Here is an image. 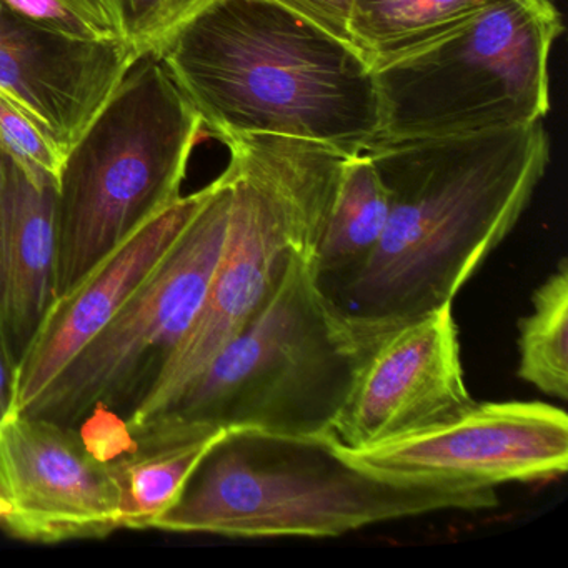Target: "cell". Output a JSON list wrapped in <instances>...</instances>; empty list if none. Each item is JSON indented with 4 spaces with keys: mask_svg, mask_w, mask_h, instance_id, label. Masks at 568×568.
Instances as JSON below:
<instances>
[{
    "mask_svg": "<svg viewBox=\"0 0 568 568\" xmlns=\"http://www.w3.org/2000/svg\"><path fill=\"white\" fill-rule=\"evenodd\" d=\"M390 197L374 254L325 292L381 331L450 305L520 221L550 161L544 121L365 149Z\"/></svg>",
    "mask_w": 568,
    "mask_h": 568,
    "instance_id": "obj_1",
    "label": "cell"
},
{
    "mask_svg": "<svg viewBox=\"0 0 568 568\" xmlns=\"http://www.w3.org/2000/svg\"><path fill=\"white\" fill-rule=\"evenodd\" d=\"M204 132L272 134L362 152L381 102L364 55L277 0H212L158 55Z\"/></svg>",
    "mask_w": 568,
    "mask_h": 568,
    "instance_id": "obj_2",
    "label": "cell"
},
{
    "mask_svg": "<svg viewBox=\"0 0 568 568\" xmlns=\"http://www.w3.org/2000/svg\"><path fill=\"white\" fill-rule=\"evenodd\" d=\"M498 505L488 487L388 478L345 457L334 434L222 432L152 530L232 538L341 537L371 525Z\"/></svg>",
    "mask_w": 568,
    "mask_h": 568,
    "instance_id": "obj_3",
    "label": "cell"
},
{
    "mask_svg": "<svg viewBox=\"0 0 568 568\" xmlns=\"http://www.w3.org/2000/svg\"><path fill=\"white\" fill-rule=\"evenodd\" d=\"M388 334L345 315L322 291L314 255L294 254L257 314L141 434H332Z\"/></svg>",
    "mask_w": 568,
    "mask_h": 568,
    "instance_id": "obj_4",
    "label": "cell"
},
{
    "mask_svg": "<svg viewBox=\"0 0 568 568\" xmlns=\"http://www.w3.org/2000/svg\"><path fill=\"white\" fill-rule=\"evenodd\" d=\"M231 214L204 304L144 397L132 407L131 437L154 424L189 382L245 327L294 254H317L342 165L351 152L311 139L251 134L225 139ZM355 154V152H354Z\"/></svg>",
    "mask_w": 568,
    "mask_h": 568,
    "instance_id": "obj_5",
    "label": "cell"
},
{
    "mask_svg": "<svg viewBox=\"0 0 568 568\" xmlns=\"http://www.w3.org/2000/svg\"><path fill=\"white\" fill-rule=\"evenodd\" d=\"M202 134L201 118L162 62L139 59L65 158L52 301L182 197Z\"/></svg>",
    "mask_w": 568,
    "mask_h": 568,
    "instance_id": "obj_6",
    "label": "cell"
},
{
    "mask_svg": "<svg viewBox=\"0 0 568 568\" xmlns=\"http://www.w3.org/2000/svg\"><path fill=\"white\" fill-rule=\"evenodd\" d=\"M561 32V14L550 0H495L447 38L375 69V141L544 121L550 111L548 58Z\"/></svg>",
    "mask_w": 568,
    "mask_h": 568,
    "instance_id": "obj_7",
    "label": "cell"
},
{
    "mask_svg": "<svg viewBox=\"0 0 568 568\" xmlns=\"http://www.w3.org/2000/svg\"><path fill=\"white\" fill-rule=\"evenodd\" d=\"M231 194L225 171L205 185L171 251L24 414L74 427L99 408L144 397L204 304L227 237Z\"/></svg>",
    "mask_w": 568,
    "mask_h": 568,
    "instance_id": "obj_8",
    "label": "cell"
},
{
    "mask_svg": "<svg viewBox=\"0 0 568 568\" xmlns=\"http://www.w3.org/2000/svg\"><path fill=\"white\" fill-rule=\"evenodd\" d=\"M341 450L358 467L398 480L488 488L550 480L568 468V417L544 402H475L445 424Z\"/></svg>",
    "mask_w": 568,
    "mask_h": 568,
    "instance_id": "obj_9",
    "label": "cell"
},
{
    "mask_svg": "<svg viewBox=\"0 0 568 568\" xmlns=\"http://www.w3.org/2000/svg\"><path fill=\"white\" fill-rule=\"evenodd\" d=\"M0 495L11 504L2 530L39 544L104 538L122 530L111 458L74 427L11 412L0 420Z\"/></svg>",
    "mask_w": 568,
    "mask_h": 568,
    "instance_id": "obj_10",
    "label": "cell"
},
{
    "mask_svg": "<svg viewBox=\"0 0 568 568\" xmlns=\"http://www.w3.org/2000/svg\"><path fill=\"white\" fill-rule=\"evenodd\" d=\"M474 404L452 304L444 305L384 338L332 434L357 450L445 424Z\"/></svg>",
    "mask_w": 568,
    "mask_h": 568,
    "instance_id": "obj_11",
    "label": "cell"
},
{
    "mask_svg": "<svg viewBox=\"0 0 568 568\" xmlns=\"http://www.w3.org/2000/svg\"><path fill=\"white\" fill-rule=\"evenodd\" d=\"M205 197V187L129 235L79 284L49 304L38 331L14 367L12 412H24L111 322L129 295L181 237Z\"/></svg>",
    "mask_w": 568,
    "mask_h": 568,
    "instance_id": "obj_12",
    "label": "cell"
},
{
    "mask_svg": "<svg viewBox=\"0 0 568 568\" xmlns=\"http://www.w3.org/2000/svg\"><path fill=\"white\" fill-rule=\"evenodd\" d=\"M139 59L122 39L79 41L0 2V94L34 115L68 151Z\"/></svg>",
    "mask_w": 568,
    "mask_h": 568,
    "instance_id": "obj_13",
    "label": "cell"
},
{
    "mask_svg": "<svg viewBox=\"0 0 568 568\" xmlns=\"http://www.w3.org/2000/svg\"><path fill=\"white\" fill-rule=\"evenodd\" d=\"M4 161L0 335L16 367L54 297L58 187L32 181L6 155Z\"/></svg>",
    "mask_w": 568,
    "mask_h": 568,
    "instance_id": "obj_14",
    "label": "cell"
},
{
    "mask_svg": "<svg viewBox=\"0 0 568 568\" xmlns=\"http://www.w3.org/2000/svg\"><path fill=\"white\" fill-rule=\"evenodd\" d=\"M390 197L367 152H355L342 165L314 258L322 291L351 277L368 261L387 227Z\"/></svg>",
    "mask_w": 568,
    "mask_h": 568,
    "instance_id": "obj_15",
    "label": "cell"
},
{
    "mask_svg": "<svg viewBox=\"0 0 568 568\" xmlns=\"http://www.w3.org/2000/svg\"><path fill=\"white\" fill-rule=\"evenodd\" d=\"M222 432L197 437L139 435L134 448L111 458L122 530H152L155 521L178 504Z\"/></svg>",
    "mask_w": 568,
    "mask_h": 568,
    "instance_id": "obj_16",
    "label": "cell"
},
{
    "mask_svg": "<svg viewBox=\"0 0 568 568\" xmlns=\"http://www.w3.org/2000/svg\"><path fill=\"white\" fill-rule=\"evenodd\" d=\"M491 2L495 0H355L352 45L375 71L447 38Z\"/></svg>",
    "mask_w": 568,
    "mask_h": 568,
    "instance_id": "obj_17",
    "label": "cell"
},
{
    "mask_svg": "<svg viewBox=\"0 0 568 568\" xmlns=\"http://www.w3.org/2000/svg\"><path fill=\"white\" fill-rule=\"evenodd\" d=\"M530 314L518 322V377L550 397H568V268L557 271L534 292Z\"/></svg>",
    "mask_w": 568,
    "mask_h": 568,
    "instance_id": "obj_18",
    "label": "cell"
},
{
    "mask_svg": "<svg viewBox=\"0 0 568 568\" xmlns=\"http://www.w3.org/2000/svg\"><path fill=\"white\" fill-rule=\"evenodd\" d=\"M0 151L36 182L59 187L68 149L4 94H0Z\"/></svg>",
    "mask_w": 568,
    "mask_h": 568,
    "instance_id": "obj_19",
    "label": "cell"
},
{
    "mask_svg": "<svg viewBox=\"0 0 568 568\" xmlns=\"http://www.w3.org/2000/svg\"><path fill=\"white\" fill-rule=\"evenodd\" d=\"M212 0H109L122 41L139 55H158L169 39Z\"/></svg>",
    "mask_w": 568,
    "mask_h": 568,
    "instance_id": "obj_20",
    "label": "cell"
},
{
    "mask_svg": "<svg viewBox=\"0 0 568 568\" xmlns=\"http://www.w3.org/2000/svg\"><path fill=\"white\" fill-rule=\"evenodd\" d=\"M11 11L49 31L79 41H119L118 21L105 0H0Z\"/></svg>",
    "mask_w": 568,
    "mask_h": 568,
    "instance_id": "obj_21",
    "label": "cell"
},
{
    "mask_svg": "<svg viewBox=\"0 0 568 568\" xmlns=\"http://www.w3.org/2000/svg\"><path fill=\"white\" fill-rule=\"evenodd\" d=\"M327 34L352 44L351 19L355 0H277Z\"/></svg>",
    "mask_w": 568,
    "mask_h": 568,
    "instance_id": "obj_22",
    "label": "cell"
},
{
    "mask_svg": "<svg viewBox=\"0 0 568 568\" xmlns=\"http://www.w3.org/2000/svg\"><path fill=\"white\" fill-rule=\"evenodd\" d=\"M14 402V362L0 335V420L12 412Z\"/></svg>",
    "mask_w": 568,
    "mask_h": 568,
    "instance_id": "obj_23",
    "label": "cell"
},
{
    "mask_svg": "<svg viewBox=\"0 0 568 568\" xmlns=\"http://www.w3.org/2000/svg\"><path fill=\"white\" fill-rule=\"evenodd\" d=\"M11 510V504H9L8 498H6L4 495H0V527L8 520Z\"/></svg>",
    "mask_w": 568,
    "mask_h": 568,
    "instance_id": "obj_24",
    "label": "cell"
},
{
    "mask_svg": "<svg viewBox=\"0 0 568 568\" xmlns=\"http://www.w3.org/2000/svg\"><path fill=\"white\" fill-rule=\"evenodd\" d=\"M6 161L4 154L0 151V209H2V194H4Z\"/></svg>",
    "mask_w": 568,
    "mask_h": 568,
    "instance_id": "obj_25",
    "label": "cell"
},
{
    "mask_svg": "<svg viewBox=\"0 0 568 568\" xmlns=\"http://www.w3.org/2000/svg\"><path fill=\"white\" fill-rule=\"evenodd\" d=\"M105 2H108V4H109V0H105ZM109 6H111V4H109Z\"/></svg>",
    "mask_w": 568,
    "mask_h": 568,
    "instance_id": "obj_26",
    "label": "cell"
}]
</instances>
